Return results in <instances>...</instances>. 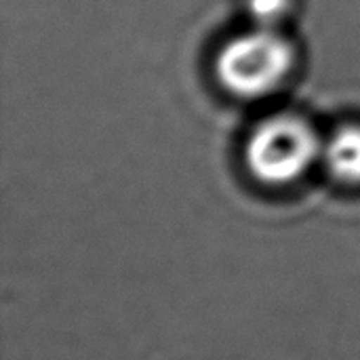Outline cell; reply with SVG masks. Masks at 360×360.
Wrapping results in <instances>:
<instances>
[{"mask_svg":"<svg viewBox=\"0 0 360 360\" xmlns=\"http://www.w3.org/2000/svg\"><path fill=\"white\" fill-rule=\"evenodd\" d=\"M247 8L257 27L276 30L289 13V0H247Z\"/></svg>","mask_w":360,"mask_h":360,"instance_id":"cell-4","label":"cell"},{"mask_svg":"<svg viewBox=\"0 0 360 360\" xmlns=\"http://www.w3.org/2000/svg\"><path fill=\"white\" fill-rule=\"evenodd\" d=\"M291 44L274 30L255 27L230 40L217 57V74L226 89L240 97L274 91L289 74Z\"/></svg>","mask_w":360,"mask_h":360,"instance_id":"cell-1","label":"cell"},{"mask_svg":"<svg viewBox=\"0 0 360 360\" xmlns=\"http://www.w3.org/2000/svg\"><path fill=\"white\" fill-rule=\"evenodd\" d=\"M323 146L314 129L297 116H276L262 122L247 143V165L266 184H289L304 175Z\"/></svg>","mask_w":360,"mask_h":360,"instance_id":"cell-2","label":"cell"},{"mask_svg":"<svg viewBox=\"0 0 360 360\" xmlns=\"http://www.w3.org/2000/svg\"><path fill=\"white\" fill-rule=\"evenodd\" d=\"M327 171L344 181L360 184V127H344L335 131L323 146Z\"/></svg>","mask_w":360,"mask_h":360,"instance_id":"cell-3","label":"cell"}]
</instances>
